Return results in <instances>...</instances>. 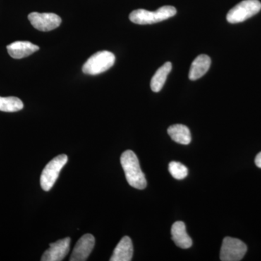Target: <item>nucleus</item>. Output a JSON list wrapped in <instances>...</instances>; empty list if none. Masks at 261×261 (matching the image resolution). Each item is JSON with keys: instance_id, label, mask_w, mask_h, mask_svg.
<instances>
[{"instance_id": "f257e3e1", "label": "nucleus", "mask_w": 261, "mask_h": 261, "mask_svg": "<svg viewBox=\"0 0 261 261\" xmlns=\"http://www.w3.org/2000/svg\"><path fill=\"white\" fill-rule=\"evenodd\" d=\"M121 163L125 176L130 187L144 190L147 187V180L140 168L138 158L132 150H126L121 154Z\"/></svg>"}, {"instance_id": "f03ea898", "label": "nucleus", "mask_w": 261, "mask_h": 261, "mask_svg": "<svg viewBox=\"0 0 261 261\" xmlns=\"http://www.w3.org/2000/svg\"><path fill=\"white\" fill-rule=\"evenodd\" d=\"M176 14V9L174 7L163 6L154 12L144 9L134 10L130 13L129 19L132 23L139 25H147L159 23L174 16Z\"/></svg>"}, {"instance_id": "7ed1b4c3", "label": "nucleus", "mask_w": 261, "mask_h": 261, "mask_svg": "<svg viewBox=\"0 0 261 261\" xmlns=\"http://www.w3.org/2000/svg\"><path fill=\"white\" fill-rule=\"evenodd\" d=\"M115 61L116 57L111 51H97L84 63L82 71L85 74H100L113 67Z\"/></svg>"}, {"instance_id": "20e7f679", "label": "nucleus", "mask_w": 261, "mask_h": 261, "mask_svg": "<svg viewBox=\"0 0 261 261\" xmlns=\"http://www.w3.org/2000/svg\"><path fill=\"white\" fill-rule=\"evenodd\" d=\"M68 161V156L61 154L47 163L41 174L40 184L43 190L47 192L53 188L62 168L64 167Z\"/></svg>"}, {"instance_id": "39448f33", "label": "nucleus", "mask_w": 261, "mask_h": 261, "mask_svg": "<svg viewBox=\"0 0 261 261\" xmlns=\"http://www.w3.org/2000/svg\"><path fill=\"white\" fill-rule=\"evenodd\" d=\"M261 10L258 0H244L228 11L226 19L230 23H238L256 15Z\"/></svg>"}, {"instance_id": "423d86ee", "label": "nucleus", "mask_w": 261, "mask_h": 261, "mask_svg": "<svg viewBox=\"0 0 261 261\" xmlns=\"http://www.w3.org/2000/svg\"><path fill=\"white\" fill-rule=\"evenodd\" d=\"M247 245L238 239L225 238L221 245L220 259L222 261L241 260L246 254Z\"/></svg>"}, {"instance_id": "0eeeda50", "label": "nucleus", "mask_w": 261, "mask_h": 261, "mask_svg": "<svg viewBox=\"0 0 261 261\" xmlns=\"http://www.w3.org/2000/svg\"><path fill=\"white\" fill-rule=\"evenodd\" d=\"M28 18L33 27L41 32H49L60 27L62 20L59 15L55 13H39L33 12Z\"/></svg>"}, {"instance_id": "6e6552de", "label": "nucleus", "mask_w": 261, "mask_h": 261, "mask_svg": "<svg viewBox=\"0 0 261 261\" xmlns=\"http://www.w3.org/2000/svg\"><path fill=\"white\" fill-rule=\"evenodd\" d=\"M95 245V239L92 234L86 233L79 240L70 255V261L87 260Z\"/></svg>"}, {"instance_id": "1a4fd4ad", "label": "nucleus", "mask_w": 261, "mask_h": 261, "mask_svg": "<svg viewBox=\"0 0 261 261\" xmlns=\"http://www.w3.org/2000/svg\"><path fill=\"white\" fill-rule=\"evenodd\" d=\"M70 239L66 238L49 244V248L43 254L42 261H61L69 252Z\"/></svg>"}, {"instance_id": "9d476101", "label": "nucleus", "mask_w": 261, "mask_h": 261, "mask_svg": "<svg viewBox=\"0 0 261 261\" xmlns=\"http://www.w3.org/2000/svg\"><path fill=\"white\" fill-rule=\"evenodd\" d=\"M8 54L14 59H22L39 50V46L30 42L17 41L7 46Z\"/></svg>"}, {"instance_id": "9b49d317", "label": "nucleus", "mask_w": 261, "mask_h": 261, "mask_svg": "<svg viewBox=\"0 0 261 261\" xmlns=\"http://www.w3.org/2000/svg\"><path fill=\"white\" fill-rule=\"evenodd\" d=\"M134 254L133 244L128 237L125 236L115 248L111 261H130Z\"/></svg>"}, {"instance_id": "f8f14e48", "label": "nucleus", "mask_w": 261, "mask_h": 261, "mask_svg": "<svg viewBox=\"0 0 261 261\" xmlns=\"http://www.w3.org/2000/svg\"><path fill=\"white\" fill-rule=\"evenodd\" d=\"M211 60L207 55H200L194 60L190 67L189 79L192 81L199 80L207 73L210 68Z\"/></svg>"}, {"instance_id": "ddd939ff", "label": "nucleus", "mask_w": 261, "mask_h": 261, "mask_svg": "<svg viewBox=\"0 0 261 261\" xmlns=\"http://www.w3.org/2000/svg\"><path fill=\"white\" fill-rule=\"evenodd\" d=\"M171 237L173 241L182 249L190 248L192 245V240L187 232L186 226L182 221H176L171 227Z\"/></svg>"}, {"instance_id": "4468645a", "label": "nucleus", "mask_w": 261, "mask_h": 261, "mask_svg": "<svg viewBox=\"0 0 261 261\" xmlns=\"http://www.w3.org/2000/svg\"><path fill=\"white\" fill-rule=\"evenodd\" d=\"M168 134L176 143L187 145L191 142V133L188 127L185 125H172L168 128Z\"/></svg>"}, {"instance_id": "2eb2a0df", "label": "nucleus", "mask_w": 261, "mask_h": 261, "mask_svg": "<svg viewBox=\"0 0 261 261\" xmlns=\"http://www.w3.org/2000/svg\"><path fill=\"white\" fill-rule=\"evenodd\" d=\"M171 69H172V64L171 62H166L157 70L150 82L151 89L154 92H159L163 89Z\"/></svg>"}, {"instance_id": "dca6fc26", "label": "nucleus", "mask_w": 261, "mask_h": 261, "mask_svg": "<svg viewBox=\"0 0 261 261\" xmlns=\"http://www.w3.org/2000/svg\"><path fill=\"white\" fill-rule=\"evenodd\" d=\"M23 108V103L16 97H0V111L18 112Z\"/></svg>"}, {"instance_id": "f3484780", "label": "nucleus", "mask_w": 261, "mask_h": 261, "mask_svg": "<svg viewBox=\"0 0 261 261\" xmlns=\"http://www.w3.org/2000/svg\"><path fill=\"white\" fill-rule=\"evenodd\" d=\"M168 171L173 178L178 180L184 179L188 175V169L186 166L176 161H172L169 163Z\"/></svg>"}, {"instance_id": "a211bd4d", "label": "nucleus", "mask_w": 261, "mask_h": 261, "mask_svg": "<svg viewBox=\"0 0 261 261\" xmlns=\"http://www.w3.org/2000/svg\"><path fill=\"white\" fill-rule=\"evenodd\" d=\"M255 165L257 167L261 168V152L257 154L255 160Z\"/></svg>"}]
</instances>
